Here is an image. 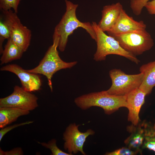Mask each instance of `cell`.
<instances>
[{
	"instance_id": "cell-1",
	"label": "cell",
	"mask_w": 155,
	"mask_h": 155,
	"mask_svg": "<svg viewBox=\"0 0 155 155\" xmlns=\"http://www.w3.org/2000/svg\"><path fill=\"white\" fill-rule=\"evenodd\" d=\"M65 1L66 6L65 12L55 27L53 35V37L59 38L58 47L60 51H64L69 36L79 27L84 29L96 42V34L92 24L89 22H82L76 17V11L78 5L74 4L67 0H65Z\"/></svg>"
},
{
	"instance_id": "cell-2",
	"label": "cell",
	"mask_w": 155,
	"mask_h": 155,
	"mask_svg": "<svg viewBox=\"0 0 155 155\" xmlns=\"http://www.w3.org/2000/svg\"><path fill=\"white\" fill-rule=\"evenodd\" d=\"M76 105L83 110L92 106L102 108L105 113L110 115L122 107L127 108L125 96H117L109 94L106 91L94 92L83 95L75 98Z\"/></svg>"
},
{
	"instance_id": "cell-3",
	"label": "cell",
	"mask_w": 155,
	"mask_h": 155,
	"mask_svg": "<svg viewBox=\"0 0 155 155\" xmlns=\"http://www.w3.org/2000/svg\"><path fill=\"white\" fill-rule=\"evenodd\" d=\"M59 41V38L53 37V44L49 47L38 65L33 69L27 70L31 73L45 76L51 92L53 89L52 78L53 75L61 69L71 68L78 62L77 61L66 62L61 58L57 50Z\"/></svg>"
},
{
	"instance_id": "cell-4",
	"label": "cell",
	"mask_w": 155,
	"mask_h": 155,
	"mask_svg": "<svg viewBox=\"0 0 155 155\" xmlns=\"http://www.w3.org/2000/svg\"><path fill=\"white\" fill-rule=\"evenodd\" d=\"M92 25L96 34L97 50L94 55L96 61L104 60L107 55H116L125 57L136 64L140 62L136 56L123 49L119 43L113 37L106 35L94 22Z\"/></svg>"
},
{
	"instance_id": "cell-5",
	"label": "cell",
	"mask_w": 155,
	"mask_h": 155,
	"mask_svg": "<svg viewBox=\"0 0 155 155\" xmlns=\"http://www.w3.org/2000/svg\"><path fill=\"white\" fill-rule=\"evenodd\" d=\"M108 35L118 41L125 50L135 56L149 50L154 45L153 40L146 29Z\"/></svg>"
},
{
	"instance_id": "cell-6",
	"label": "cell",
	"mask_w": 155,
	"mask_h": 155,
	"mask_svg": "<svg viewBox=\"0 0 155 155\" xmlns=\"http://www.w3.org/2000/svg\"><path fill=\"white\" fill-rule=\"evenodd\" d=\"M109 75L112 85L106 91L109 94L117 96H125L139 88L144 78L143 74L142 73L127 74L121 69H116L111 70Z\"/></svg>"
},
{
	"instance_id": "cell-7",
	"label": "cell",
	"mask_w": 155,
	"mask_h": 155,
	"mask_svg": "<svg viewBox=\"0 0 155 155\" xmlns=\"http://www.w3.org/2000/svg\"><path fill=\"white\" fill-rule=\"evenodd\" d=\"M4 21L8 26L11 40L24 52L29 47L31 38V31L23 25L17 15V13L11 9L2 11Z\"/></svg>"
},
{
	"instance_id": "cell-8",
	"label": "cell",
	"mask_w": 155,
	"mask_h": 155,
	"mask_svg": "<svg viewBox=\"0 0 155 155\" xmlns=\"http://www.w3.org/2000/svg\"><path fill=\"white\" fill-rule=\"evenodd\" d=\"M38 100L37 96L31 92L16 86L10 95L0 99V107L17 108L30 111L38 106Z\"/></svg>"
},
{
	"instance_id": "cell-9",
	"label": "cell",
	"mask_w": 155,
	"mask_h": 155,
	"mask_svg": "<svg viewBox=\"0 0 155 155\" xmlns=\"http://www.w3.org/2000/svg\"><path fill=\"white\" fill-rule=\"evenodd\" d=\"M79 125L75 123L70 124L63 134L64 148L72 155L79 152L83 155H86L83 150L84 143L88 136L95 133V132L91 129H88L84 132L80 131L78 128Z\"/></svg>"
},
{
	"instance_id": "cell-10",
	"label": "cell",
	"mask_w": 155,
	"mask_h": 155,
	"mask_svg": "<svg viewBox=\"0 0 155 155\" xmlns=\"http://www.w3.org/2000/svg\"><path fill=\"white\" fill-rule=\"evenodd\" d=\"M0 70L15 74L20 80L22 87L28 91L31 92L40 89L42 82L40 76L37 74L28 72L18 65H7L1 68Z\"/></svg>"
},
{
	"instance_id": "cell-11",
	"label": "cell",
	"mask_w": 155,
	"mask_h": 155,
	"mask_svg": "<svg viewBox=\"0 0 155 155\" xmlns=\"http://www.w3.org/2000/svg\"><path fill=\"white\" fill-rule=\"evenodd\" d=\"M146 93L139 88L129 93L126 96L129 111L128 120L132 125L137 126L140 122L139 114L141 108L145 102Z\"/></svg>"
},
{
	"instance_id": "cell-12",
	"label": "cell",
	"mask_w": 155,
	"mask_h": 155,
	"mask_svg": "<svg viewBox=\"0 0 155 155\" xmlns=\"http://www.w3.org/2000/svg\"><path fill=\"white\" fill-rule=\"evenodd\" d=\"M146 25L143 21H137L129 16L123 9L113 27L107 32L108 35L121 34L134 31L146 29Z\"/></svg>"
},
{
	"instance_id": "cell-13",
	"label": "cell",
	"mask_w": 155,
	"mask_h": 155,
	"mask_svg": "<svg viewBox=\"0 0 155 155\" xmlns=\"http://www.w3.org/2000/svg\"><path fill=\"white\" fill-rule=\"evenodd\" d=\"M123 9L120 2L104 6L102 11V18L98 25L103 32L109 31L114 26Z\"/></svg>"
},
{
	"instance_id": "cell-14",
	"label": "cell",
	"mask_w": 155,
	"mask_h": 155,
	"mask_svg": "<svg viewBox=\"0 0 155 155\" xmlns=\"http://www.w3.org/2000/svg\"><path fill=\"white\" fill-rule=\"evenodd\" d=\"M145 123L143 122L141 124L128 127V131L131 134L124 141L127 147L138 153L141 152L140 148L142 147L144 142Z\"/></svg>"
},
{
	"instance_id": "cell-15",
	"label": "cell",
	"mask_w": 155,
	"mask_h": 155,
	"mask_svg": "<svg viewBox=\"0 0 155 155\" xmlns=\"http://www.w3.org/2000/svg\"><path fill=\"white\" fill-rule=\"evenodd\" d=\"M140 71L143 74L144 78L139 88L148 95L155 86V60L142 65Z\"/></svg>"
},
{
	"instance_id": "cell-16",
	"label": "cell",
	"mask_w": 155,
	"mask_h": 155,
	"mask_svg": "<svg viewBox=\"0 0 155 155\" xmlns=\"http://www.w3.org/2000/svg\"><path fill=\"white\" fill-rule=\"evenodd\" d=\"M30 111L21 109L0 107V128H3L16 121L20 116L27 115Z\"/></svg>"
},
{
	"instance_id": "cell-17",
	"label": "cell",
	"mask_w": 155,
	"mask_h": 155,
	"mask_svg": "<svg viewBox=\"0 0 155 155\" xmlns=\"http://www.w3.org/2000/svg\"><path fill=\"white\" fill-rule=\"evenodd\" d=\"M24 52L14 43L9 38L6 44L0 59L1 64L7 63L11 61L20 59Z\"/></svg>"
},
{
	"instance_id": "cell-18",
	"label": "cell",
	"mask_w": 155,
	"mask_h": 155,
	"mask_svg": "<svg viewBox=\"0 0 155 155\" xmlns=\"http://www.w3.org/2000/svg\"><path fill=\"white\" fill-rule=\"evenodd\" d=\"M142 147L155 152V131L153 127L145 122L144 139Z\"/></svg>"
},
{
	"instance_id": "cell-19",
	"label": "cell",
	"mask_w": 155,
	"mask_h": 155,
	"mask_svg": "<svg viewBox=\"0 0 155 155\" xmlns=\"http://www.w3.org/2000/svg\"><path fill=\"white\" fill-rule=\"evenodd\" d=\"M57 141L55 139H52L47 143L38 142V143L47 148L49 149L52 155H72L69 153L64 152L60 149L56 144Z\"/></svg>"
},
{
	"instance_id": "cell-20",
	"label": "cell",
	"mask_w": 155,
	"mask_h": 155,
	"mask_svg": "<svg viewBox=\"0 0 155 155\" xmlns=\"http://www.w3.org/2000/svg\"><path fill=\"white\" fill-rule=\"evenodd\" d=\"M10 38V33L8 27L4 21L1 19L0 21V53L2 54L3 49V43L5 39Z\"/></svg>"
},
{
	"instance_id": "cell-21",
	"label": "cell",
	"mask_w": 155,
	"mask_h": 155,
	"mask_svg": "<svg viewBox=\"0 0 155 155\" xmlns=\"http://www.w3.org/2000/svg\"><path fill=\"white\" fill-rule=\"evenodd\" d=\"M21 0H0V9L6 11L13 9L16 13H18L19 4Z\"/></svg>"
},
{
	"instance_id": "cell-22",
	"label": "cell",
	"mask_w": 155,
	"mask_h": 155,
	"mask_svg": "<svg viewBox=\"0 0 155 155\" xmlns=\"http://www.w3.org/2000/svg\"><path fill=\"white\" fill-rule=\"evenodd\" d=\"M150 0H130V7L135 13L140 15L146 3Z\"/></svg>"
},
{
	"instance_id": "cell-23",
	"label": "cell",
	"mask_w": 155,
	"mask_h": 155,
	"mask_svg": "<svg viewBox=\"0 0 155 155\" xmlns=\"http://www.w3.org/2000/svg\"><path fill=\"white\" fill-rule=\"evenodd\" d=\"M138 153L128 147H123L117 149L112 152H107L105 154L107 155H133Z\"/></svg>"
},
{
	"instance_id": "cell-24",
	"label": "cell",
	"mask_w": 155,
	"mask_h": 155,
	"mask_svg": "<svg viewBox=\"0 0 155 155\" xmlns=\"http://www.w3.org/2000/svg\"><path fill=\"white\" fill-rule=\"evenodd\" d=\"M33 121H28L19 123L16 124L11 125L5 126L1 129L0 130V142H1L5 135L7 132L17 127L33 123Z\"/></svg>"
},
{
	"instance_id": "cell-25",
	"label": "cell",
	"mask_w": 155,
	"mask_h": 155,
	"mask_svg": "<svg viewBox=\"0 0 155 155\" xmlns=\"http://www.w3.org/2000/svg\"><path fill=\"white\" fill-rule=\"evenodd\" d=\"M24 152L20 147H16L7 151H4L0 148V155H22Z\"/></svg>"
},
{
	"instance_id": "cell-26",
	"label": "cell",
	"mask_w": 155,
	"mask_h": 155,
	"mask_svg": "<svg viewBox=\"0 0 155 155\" xmlns=\"http://www.w3.org/2000/svg\"><path fill=\"white\" fill-rule=\"evenodd\" d=\"M144 7L149 14L155 15V0L148 1Z\"/></svg>"
},
{
	"instance_id": "cell-27",
	"label": "cell",
	"mask_w": 155,
	"mask_h": 155,
	"mask_svg": "<svg viewBox=\"0 0 155 155\" xmlns=\"http://www.w3.org/2000/svg\"><path fill=\"white\" fill-rule=\"evenodd\" d=\"M155 131V123L154 124V127H153Z\"/></svg>"
}]
</instances>
